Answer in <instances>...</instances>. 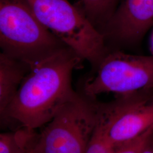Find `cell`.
<instances>
[{
	"instance_id": "6da1fadb",
	"label": "cell",
	"mask_w": 153,
	"mask_h": 153,
	"mask_svg": "<svg viewBox=\"0 0 153 153\" xmlns=\"http://www.w3.org/2000/svg\"><path fill=\"white\" fill-rule=\"evenodd\" d=\"M82 60L67 47L33 66L1 116L18 121L31 131L46 125L78 94L71 76Z\"/></svg>"
},
{
	"instance_id": "7a4b0ae2",
	"label": "cell",
	"mask_w": 153,
	"mask_h": 153,
	"mask_svg": "<svg viewBox=\"0 0 153 153\" xmlns=\"http://www.w3.org/2000/svg\"><path fill=\"white\" fill-rule=\"evenodd\" d=\"M0 46L31 68L68 47L39 21L27 0H0Z\"/></svg>"
},
{
	"instance_id": "3957f363",
	"label": "cell",
	"mask_w": 153,
	"mask_h": 153,
	"mask_svg": "<svg viewBox=\"0 0 153 153\" xmlns=\"http://www.w3.org/2000/svg\"><path fill=\"white\" fill-rule=\"evenodd\" d=\"M46 28L93 68L108 52L104 35L68 0H27Z\"/></svg>"
},
{
	"instance_id": "277c9868",
	"label": "cell",
	"mask_w": 153,
	"mask_h": 153,
	"mask_svg": "<svg viewBox=\"0 0 153 153\" xmlns=\"http://www.w3.org/2000/svg\"><path fill=\"white\" fill-rule=\"evenodd\" d=\"M98 122L96 98L78 93L45 125L31 151L35 153H85Z\"/></svg>"
},
{
	"instance_id": "5b68a950",
	"label": "cell",
	"mask_w": 153,
	"mask_h": 153,
	"mask_svg": "<svg viewBox=\"0 0 153 153\" xmlns=\"http://www.w3.org/2000/svg\"><path fill=\"white\" fill-rule=\"evenodd\" d=\"M93 71L81 91L88 97L96 98L102 93L124 94L153 89V55L109 50Z\"/></svg>"
},
{
	"instance_id": "8992f818",
	"label": "cell",
	"mask_w": 153,
	"mask_h": 153,
	"mask_svg": "<svg viewBox=\"0 0 153 153\" xmlns=\"http://www.w3.org/2000/svg\"><path fill=\"white\" fill-rule=\"evenodd\" d=\"M99 126L112 147L141 135L153 126V89L97 100Z\"/></svg>"
},
{
	"instance_id": "52a82bcc",
	"label": "cell",
	"mask_w": 153,
	"mask_h": 153,
	"mask_svg": "<svg viewBox=\"0 0 153 153\" xmlns=\"http://www.w3.org/2000/svg\"><path fill=\"white\" fill-rule=\"evenodd\" d=\"M153 26V0H120L103 31L106 43L138 44Z\"/></svg>"
},
{
	"instance_id": "ba28073f",
	"label": "cell",
	"mask_w": 153,
	"mask_h": 153,
	"mask_svg": "<svg viewBox=\"0 0 153 153\" xmlns=\"http://www.w3.org/2000/svg\"><path fill=\"white\" fill-rule=\"evenodd\" d=\"M31 68L9 55L0 53V113L11 103Z\"/></svg>"
},
{
	"instance_id": "9c48e42d",
	"label": "cell",
	"mask_w": 153,
	"mask_h": 153,
	"mask_svg": "<svg viewBox=\"0 0 153 153\" xmlns=\"http://www.w3.org/2000/svg\"><path fill=\"white\" fill-rule=\"evenodd\" d=\"M120 0H80L76 6L100 33L119 5Z\"/></svg>"
},
{
	"instance_id": "30bf717a",
	"label": "cell",
	"mask_w": 153,
	"mask_h": 153,
	"mask_svg": "<svg viewBox=\"0 0 153 153\" xmlns=\"http://www.w3.org/2000/svg\"><path fill=\"white\" fill-rule=\"evenodd\" d=\"M33 131L5 133L0 135V153H26L28 143L33 140Z\"/></svg>"
},
{
	"instance_id": "8fae6325",
	"label": "cell",
	"mask_w": 153,
	"mask_h": 153,
	"mask_svg": "<svg viewBox=\"0 0 153 153\" xmlns=\"http://www.w3.org/2000/svg\"><path fill=\"white\" fill-rule=\"evenodd\" d=\"M153 138V126L141 135L112 148L111 153H142Z\"/></svg>"
},
{
	"instance_id": "7c38bea8",
	"label": "cell",
	"mask_w": 153,
	"mask_h": 153,
	"mask_svg": "<svg viewBox=\"0 0 153 153\" xmlns=\"http://www.w3.org/2000/svg\"><path fill=\"white\" fill-rule=\"evenodd\" d=\"M112 148L104 138L98 124L85 153H111Z\"/></svg>"
},
{
	"instance_id": "4fadbf2b",
	"label": "cell",
	"mask_w": 153,
	"mask_h": 153,
	"mask_svg": "<svg viewBox=\"0 0 153 153\" xmlns=\"http://www.w3.org/2000/svg\"><path fill=\"white\" fill-rule=\"evenodd\" d=\"M142 153H153V138Z\"/></svg>"
},
{
	"instance_id": "5bb4252c",
	"label": "cell",
	"mask_w": 153,
	"mask_h": 153,
	"mask_svg": "<svg viewBox=\"0 0 153 153\" xmlns=\"http://www.w3.org/2000/svg\"><path fill=\"white\" fill-rule=\"evenodd\" d=\"M150 47H151V49H152V51L153 52V31L152 35V36H151V39H150Z\"/></svg>"
}]
</instances>
